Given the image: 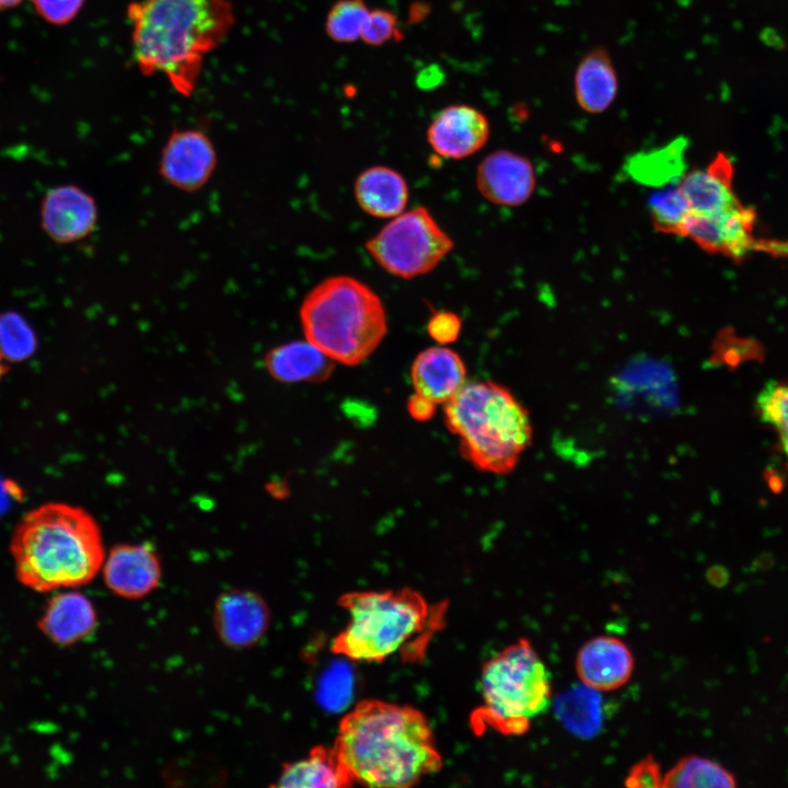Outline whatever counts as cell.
I'll list each match as a JSON object with an SVG mask.
<instances>
[{
    "label": "cell",
    "instance_id": "1",
    "mask_svg": "<svg viewBox=\"0 0 788 788\" xmlns=\"http://www.w3.org/2000/svg\"><path fill=\"white\" fill-rule=\"evenodd\" d=\"M333 746L355 785L368 787H412L443 764L426 716L381 699H363L347 712Z\"/></svg>",
    "mask_w": 788,
    "mask_h": 788
},
{
    "label": "cell",
    "instance_id": "2",
    "mask_svg": "<svg viewBox=\"0 0 788 788\" xmlns=\"http://www.w3.org/2000/svg\"><path fill=\"white\" fill-rule=\"evenodd\" d=\"M132 51L146 76L161 73L183 96L196 89L206 56L232 28L228 0H139L127 8Z\"/></svg>",
    "mask_w": 788,
    "mask_h": 788
},
{
    "label": "cell",
    "instance_id": "3",
    "mask_svg": "<svg viewBox=\"0 0 788 788\" xmlns=\"http://www.w3.org/2000/svg\"><path fill=\"white\" fill-rule=\"evenodd\" d=\"M18 579L40 592L90 582L105 551L96 520L83 508L47 502L25 513L10 541Z\"/></svg>",
    "mask_w": 788,
    "mask_h": 788
},
{
    "label": "cell",
    "instance_id": "4",
    "mask_svg": "<svg viewBox=\"0 0 788 788\" xmlns=\"http://www.w3.org/2000/svg\"><path fill=\"white\" fill-rule=\"evenodd\" d=\"M444 420L462 455L483 472L510 473L532 443L529 410L494 381L465 383L445 403Z\"/></svg>",
    "mask_w": 788,
    "mask_h": 788
},
{
    "label": "cell",
    "instance_id": "5",
    "mask_svg": "<svg viewBox=\"0 0 788 788\" xmlns=\"http://www.w3.org/2000/svg\"><path fill=\"white\" fill-rule=\"evenodd\" d=\"M299 317L305 339L346 366L364 361L387 331L378 293L345 275L325 278L313 287L300 305Z\"/></svg>",
    "mask_w": 788,
    "mask_h": 788
},
{
    "label": "cell",
    "instance_id": "6",
    "mask_svg": "<svg viewBox=\"0 0 788 788\" xmlns=\"http://www.w3.org/2000/svg\"><path fill=\"white\" fill-rule=\"evenodd\" d=\"M347 625L333 639L331 651L359 662H382L429 636L441 613L410 588L351 591L338 599Z\"/></svg>",
    "mask_w": 788,
    "mask_h": 788
},
{
    "label": "cell",
    "instance_id": "7",
    "mask_svg": "<svg viewBox=\"0 0 788 788\" xmlns=\"http://www.w3.org/2000/svg\"><path fill=\"white\" fill-rule=\"evenodd\" d=\"M480 693L483 703L471 717L474 729L524 734L551 706V673L530 640L521 638L483 664Z\"/></svg>",
    "mask_w": 788,
    "mask_h": 788
},
{
    "label": "cell",
    "instance_id": "8",
    "mask_svg": "<svg viewBox=\"0 0 788 788\" xmlns=\"http://www.w3.org/2000/svg\"><path fill=\"white\" fill-rule=\"evenodd\" d=\"M453 246L450 235L422 206L392 218L366 242L368 253L378 265L404 279L430 273Z\"/></svg>",
    "mask_w": 788,
    "mask_h": 788
},
{
    "label": "cell",
    "instance_id": "9",
    "mask_svg": "<svg viewBox=\"0 0 788 788\" xmlns=\"http://www.w3.org/2000/svg\"><path fill=\"white\" fill-rule=\"evenodd\" d=\"M755 210L744 205L716 216L691 211L684 236L710 254H721L734 260H742L748 253L757 251L788 257V242L755 237Z\"/></svg>",
    "mask_w": 788,
    "mask_h": 788
},
{
    "label": "cell",
    "instance_id": "10",
    "mask_svg": "<svg viewBox=\"0 0 788 788\" xmlns=\"http://www.w3.org/2000/svg\"><path fill=\"white\" fill-rule=\"evenodd\" d=\"M217 161L216 148L204 131L175 129L162 148L159 173L171 186L194 193L209 182Z\"/></svg>",
    "mask_w": 788,
    "mask_h": 788
},
{
    "label": "cell",
    "instance_id": "11",
    "mask_svg": "<svg viewBox=\"0 0 788 788\" xmlns=\"http://www.w3.org/2000/svg\"><path fill=\"white\" fill-rule=\"evenodd\" d=\"M44 232L58 244L81 241L96 228L99 210L94 198L73 184L50 188L40 202Z\"/></svg>",
    "mask_w": 788,
    "mask_h": 788
},
{
    "label": "cell",
    "instance_id": "12",
    "mask_svg": "<svg viewBox=\"0 0 788 788\" xmlns=\"http://www.w3.org/2000/svg\"><path fill=\"white\" fill-rule=\"evenodd\" d=\"M535 183L530 160L509 150L489 153L476 171V186L480 195L500 206L515 207L526 202Z\"/></svg>",
    "mask_w": 788,
    "mask_h": 788
},
{
    "label": "cell",
    "instance_id": "13",
    "mask_svg": "<svg viewBox=\"0 0 788 788\" xmlns=\"http://www.w3.org/2000/svg\"><path fill=\"white\" fill-rule=\"evenodd\" d=\"M489 134L488 119L482 112L468 105H451L433 117L427 140L439 157L461 160L480 150Z\"/></svg>",
    "mask_w": 788,
    "mask_h": 788
},
{
    "label": "cell",
    "instance_id": "14",
    "mask_svg": "<svg viewBox=\"0 0 788 788\" xmlns=\"http://www.w3.org/2000/svg\"><path fill=\"white\" fill-rule=\"evenodd\" d=\"M105 584L126 599H140L160 583L161 564L150 544H119L113 547L102 565Z\"/></svg>",
    "mask_w": 788,
    "mask_h": 788
},
{
    "label": "cell",
    "instance_id": "15",
    "mask_svg": "<svg viewBox=\"0 0 788 788\" xmlns=\"http://www.w3.org/2000/svg\"><path fill=\"white\" fill-rule=\"evenodd\" d=\"M580 682L596 692L615 691L633 675L635 659L629 647L610 635L595 636L578 650L575 663Z\"/></svg>",
    "mask_w": 788,
    "mask_h": 788
},
{
    "label": "cell",
    "instance_id": "16",
    "mask_svg": "<svg viewBox=\"0 0 788 788\" xmlns=\"http://www.w3.org/2000/svg\"><path fill=\"white\" fill-rule=\"evenodd\" d=\"M269 623L267 603L248 590L228 591L215 605V628L219 638L231 648L253 646L265 635Z\"/></svg>",
    "mask_w": 788,
    "mask_h": 788
},
{
    "label": "cell",
    "instance_id": "17",
    "mask_svg": "<svg viewBox=\"0 0 788 788\" xmlns=\"http://www.w3.org/2000/svg\"><path fill=\"white\" fill-rule=\"evenodd\" d=\"M732 178V164L719 152L706 169L685 172L677 185L692 212L716 216L743 206L733 189Z\"/></svg>",
    "mask_w": 788,
    "mask_h": 788
},
{
    "label": "cell",
    "instance_id": "18",
    "mask_svg": "<svg viewBox=\"0 0 788 788\" xmlns=\"http://www.w3.org/2000/svg\"><path fill=\"white\" fill-rule=\"evenodd\" d=\"M410 378L415 393L436 405L445 404L465 384L466 367L459 354L439 345L417 355Z\"/></svg>",
    "mask_w": 788,
    "mask_h": 788
},
{
    "label": "cell",
    "instance_id": "19",
    "mask_svg": "<svg viewBox=\"0 0 788 788\" xmlns=\"http://www.w3.org/2000/svg\"><path fill=\"white\" fill-rule=\"evenodd\" d=\"M265 364L270 375L280 382H322L331 376L335 361L304 339L274 347L267 352Z\"/></svg>",
    "mask_w": 788,
    "mask_h": 788
},
{
    "label": "cell",
    "instance_id": "20",
    "mask_svg": "<svg viewBox=\"0 0 788 788\" xmlns=\"http://www.w3.org/2000/svg\"><path fill=\"white\" fill-rule=\"evenodd\" d=\"M355 197L359 207L375 218H394L407 205L409 189L397 171L375 165L362 171L355 181Z\"/></svg>",
    "mask_w": 788,
    "mask_h": 788
},
{
    "label": "cell",
    "instance_id": "21",
    "mask_svg": "<svg viewBox=\"0 0 788 788\" xmlns=\"http://www.w3.org/2000/svg\"><path fill=\"white\" fill-rule=\"evenodd\" d=\"M43 633L58 645H71L88 637L96 626L91 601L79 592L51 598L39 621Z\"/></svg>",
    "mask_w": 788,
    "mask_h": 788
},
{
    "label": "cell",
    "instance_id": "22",
    "mask_svg": "<svg viewBox=\"0 0 788 788\" xmlns=\"http://www.w3.org/2000/svg\"><path fill=\"white\" fill-rule=\"evenodd\" d=\"M334 746L315 745L308 756L283 764L278 787L345 788L354 786Z\"/></svg>",
    "mask_w": 788,
    "mask_h": 788
},
{
    "label": "cell",
    "instance_id": "23",
    "mask_svg": "<svg viewBox=\"0 0 788 788\" xmlns=\"http://www.w3.org/2000/svg\"><path fill=\"white\" fill-rule=\"evenodd\" d=\"M617 90V76L609 53L601 47L589 51L575 73L578 105L590 114L603 113L614 102Z\"/></svg>",
    "mask_w": 788,
    "mask_h": 788
},
{
    "label": "cell",
    "instance_id": "24",
    "mask_svg": "<svg viewBox=\"0 0 788 788\" xmlns=\"http://www.w3.org/2000/svg\"><path fill=\"white\" fill-rule=\"evenodd\" d=\"M686 148L687 140L676 138L662 148L633 155L626 169L634 179L645 185L662 187L679 183L685 173Z\"/></svg>",
    "mask_w": 788,
    "mask_h": 788
},
{
    "label": "cell",
    "instance_id": "25",
    "mask_svg": "<svg viewBox=\"0 0 788 788\" xmlns=\"http://www.w3.org/2000/svg\"><path fill=\"white\" fill-rule=\"evenodd\" d=\"M737 777L721 764L699 755H686L665 774L662 787L674 788H733Z\"/></svg>",
    "mask_w": 788,
    "mask_h": 788
},
{
    "label": "cell",
    "instance_id": "26",
    "mask_svg": "<svg viewBox=\"0 0 788 788\" xmlns=\"http://www.w3.org/2000/svg\"><path fill=\"white\" fill-rule=\"evenodd\" d=\"M677 184H669L653 192L648 198V209L658 232L684 236L691 208Z\"/></svg>",
    "mask_w": 788,
    "mask_h": 788
},
{
    "label": "cell",
    "instance_id": "27",
    "mask_svg": "<svg viewBox=\"0 0 788 788\" xmlns=\"http://www.w3.org/2000/svg\"><path fill=\"white\" fill-rule=\"evenodd\" d=\"M595 692L588 686L584 690L577 688L558 702L560 718L578 734H593L600 727V705Z\"/></svg>",
    "mask_w": 788,
    "mask_h": 788
},
{
    "label": "cell",
    "instance_id": "28",
    "mask_svg": "<svg viewBox=\"0 0 788 788\" xmlns=\"http://www.w3.org/2000/svg\"><path fill=\"white\" fill-rule=\"evenodd\" d=\"M369 12L363 0H338L326 18L327 35L337 43L355 42L361 37Z\"/></svg>",
    "mask_w": 788,
    "mask_h": 788
},
{
    "label": "cell",
    "instance_id": "29",
    "mask_svg": "<svg viewBox=\"0 0 788 788\" xmlns=\"http://www.w3.org/2000/svg\"><path fill=\"white\" fill-rule=\"evenodd\" d=\"M761 420L778 430L788 425V379L769 381L756 397Z\"/></svg>",
    "mask_w": 788,
    "mask_h": 788
},
{
    "label": "cell",
    "instance_id": "30",
    "mask_svg": "<svg viewBox=\"0 0 788 788\" xmlns=\"http://www.w3.org/2000/svg\"><path fill=\"white\" fill-rule=\"evenodd\" d=\"M34 345L31 328L24 318L14 312L0 315V350L11 355L26 354Z\"/></svg>",
    "mask_w": 788,
    "mask_h": 788
},
{
    "label": "cell",
    "instance_id": "31",
    "mask_svg": "<svg viewBox=\"0 0 788 788\" xmlns=\"http://www.w3.org/2000/svg\"><path fill=\"white\" fill-rule=\"evenodd\" d=\"M361 38L372 46L382 45L391 39H401L402 33L398 31L396 16L387 10L370 11L361 32Z\"/></svg>",
    "mask_w": 788,
    "mask_h": 788
},
{
    "label": "cell",
    "instance_id": "32",
    "mask_svg": "<svg viewBox=\"0 0 788 788\" xmlns=\"http://www.w3.org/2000/svg\"><path fill=\"white\" fill-rule=\"evenodd\" d=\"M35 12L47 23L61 26L72 22L85 0H32Z\"/></svg>",
    "mask_w": 788,
    "mask_h": 788
},
{
    "label": "cell",
    "instance_id": "33",
    "mask_svg": "<svg viewBox=\"0 0 788 788\" xmlns=\"http://www.w3.org/2000/svg\"><path fill=\"white\" fill-rule=\"evenodd\" d=\"M462 322L457 314L439 311L428 321L429 336L441 346L455 341L461 333Z\"/></svg>",
    "mask_w": 788,
    "mask_h": 788
},
{
    "label": "cell",
    "instance_id": "34",
    "mask_svg": "<svg viewBox=\"0 0 788 788\" xmlns=\"http://www.w3.org/2000/svg\"><path fill=\"white\" fill-rule=\"evenodd\" d=\"M663 774L660 764L651 755L638 761L629 769L625 785L628 787H662Z\"/></svg>",
    "mask_w": 788,
    "mask_h": 788
},
{
    "label": "cell",
    "instance_id": "35",
    "mask_svg": "<svg viewBox=\"0 0 788 788\" xmlns=\"http://www.w3.org/2000/svg\"><path fill=\"white\" fill-rule=\"evenodd\" d=\"M715 356L719 362L727 366L737 367L745 360H750L755 357L761 358V350L760 348L755 349L752 341H744L739 339L738 341L731 344L728 347L719 343Z\"/></svg>",
    "mask_w": 788,
    "mask_h": 788
},
{
    "label": "cell",
    "instance_id": "36",
    "mask_svg": "<svg viewBox=\"0 0 788 788\" xmlns=\"http://www.w3.org/2000/svg\"><path fill=\"white\" fill-rule=\"evenodd\" d=\"M407 410L413 419L429 420L436 412V404L418 393H414L407 402Z\"/></svg>",
    "mask_w": 788,
    "mask_h": 788
},
{
    "label": "cell",
    "instance_id": "37",
    "mask_svg": "<svg viewBox=\"0 0 788 788\" xmlns=\"http://www.w3.org/2000/svg\"><path fill=\"white\" fill-rule=\"evenodd\" d=\"M776 431L778 432L781 449L788 457V426H785Z\"/></svg>",
    "mask_w": 788,
    "mask_h": 788
},
{
    "label": "cell",
    "instance_id": "38",
    "mask_svg": "<svg viewBox=\"0 0 788 788\" xmlns=\"http://www.w3.org/2000/svg\"><path fill=\"white\" fill-rule=\"evenodd\" d=\"M23 0H0V12L15 8L19 5Z\"/></svg>",
    "mask_w": 788,
    "mask_h": 788
},
{
    "label": "cell",
    "instance_id": "39",
    "mask_svg": "<svg viewBox=\"0 0 788 788\" xmlns=\"http://www.w3.org/2000/svg\"><path fill=\"white\" fill-rule=\"evenodd\" d=\"M8 372V366L5 363V356L0 350V382Z\"/></svg>",
    "mask_w": 788,
    "mask_h": 788
}]
</instances>
